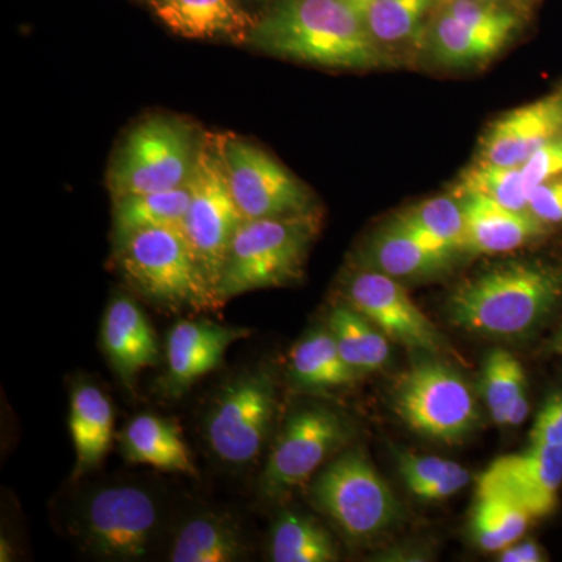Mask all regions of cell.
Masks as SVG:
<instances>
[{
	"label": "cell",
	"instance_id": "obj_17",
	"mask_svg": "<svg viewBox=\"0 0 562 562\" xmlns=\"http://www.w3.org/2000/svg\"><path fill=\"white\" fill-rule=\"evenodd\" d=\"M562 135V94L517 106L497 117L480 140L479 160L520 168L536 150Z\"/></svg>",
	"mask_w": 562,
	"mask_h": 562
},
{
	"label": "cell",
	"instance_id": "obj_21",
	"mask_svg": "<svg viewBox=\"0 0 562 562\" xmlns=\"http://www.w3.org/2000/svg\"><path fill=\"white\" fill-rule=\"evenodd\" d=\"M69 431L76 449L74 476L94 471L109 453L114 436V409L101 387L77 383L70 394Z\"/></svg>",
	"mask_w": 562,
	"mask_h": 562
},
{
	"label": "cell",
	"instance_id": "obj_1",
	"mask_svg": "<svg viewBox=\"0 0 562 562\" xmlns=\"http://www.w3.org/2000/svg\"><path fill=\"white\" fill-rule=\"evenodd\" d=\"M247 46L317 68L372 70L394 66L364 18L344 0H271L255 18Z\"/></svg>",
	"mask_w": 562,
	"mask_h": 562
},
{
	"label": "cell",
	"instance_id": "obj_25",
	"mask_svg": "<svg viewBox=\"0 0 562 562\" xmlns=\"http://www.w3.org/2000/svg\"><path fill=\"white\" fill-rule=\"evenodd\" d=\"M191 202V180L183 187L168 191L125 195L113 201L114 247L133 233L150 228H179Z\"/></svg>",
	"mask_w": 562,
	"mask_h": 562
},
{
	"label": "cell",
	"instance_id": "obj_24",
	"mask_svg": "<svg viewBox=\"0 0 562 562\" xmlns=\"http://www.w3.org/2000/svg\"><path fill=\"white\" fill-rule=\"evenodd\" d=\"M246 557L241 528L228 514L203 513L177 532L169 560L173 562H232Z\"/></svg>",
	"mask_w": 562,
	"mask_h": 562
},
{
	"label": "cell",
	"instance_id": "obj_16",
	"mask_svg": "<svg viewBox=\"0 0 562 562\" xmlns=\"http://www.w3.org/2000/svg\"><path fill=\"white\" fill-rule=\"evenodd\" d=\"M250 333L249 328L205 319L177 322L166 342L168 371L161 382L165 394L183 395L202 376L216 371L233 344L249 338Z\"/></svg>",
	"mask_w": 562,
	"mask_h": 562
},
{
	"label": "cell",
	"instance_id": "obj_10",
	"mask_svg": "<svg viewBox=\"0 0 562 562\" xmlns=\"http://www.w3.org/2000/svg\"><path fill=\"white\" fill-rule=\"evenodd\" d=\"M395 409L412 430L443 442H460L479 424L471 387L438 361L420 362L402 376Z\"/></svg>",
	"mask_w": 562,
	"mask_h": 562
},
{
	"label": "cell",
	"instance_id": "obj_19",
	"mask_svg": "<svg viewBox=\"0 0 562 562\" xmlns=\"http://www.w3.org/2000/svg\"><path fill=\"white\" fill-rule=\"evenodd\" d=\"M155 16L188 40H220L247 44L255 18L241 0H150Z\"/></svg>",
	"mask_w": 562,
	"mask_h": 562
},
{
	"label": "cell",
	"instance_id": "obj_6",
	"mask_svg": "<svg viewBox=\"0 0 562 562\" xmlns=\"http://www.w3.org/2000/svg\"><path fill=\"white\" fill-rule=\"evenodd\" d=\"M277 413L276 380L268 371L243 372L214 397L205 416L211 453L232 468H246L260 457Z\"/></svg>",
	"mask_w": 562,
	"mask_h": 562
},
{
	"label": "cell",
	"instance_id": "obj_37",
	"mask_svg": "<svg viewBox=\"0 0 562 562\" xmlns=\"http://www.w3.org/2000/svg\"><path fill=\"white\" fill-rule=\"evenodd\" d=\"M535 446H562V391L554 392L536 417L530 431Z\"/></svg>",
	"mask_w": 562,
	"mask_h": 562
},
{
	"label": "cell",
	"instance_id": "obj_12",
	"mask_svg": "<svg viewBox=\"0 0 562 562\" xmlns=\"http://www.w3.org/2000/svg\"><path fill=\"white\" fill-rule=\"evenodd\" d=\"M347 438L342 417L324 406L299 409L284 424L261 473L266 498H281L312 480Z\"/></svg>",
	"mask_w": 562,
	"mask_h": 562
},
{
	"label": "cell",
	"instance_id": "obj_36",
	"mask_svg": "<svg viewBox=\"0 0 562 562\" xmlns=\"http://www.w3.org/2000/svg\"><path fill=\"white\" fill-rule=\"evenodd\" d=\"M528 211L546 224H562V173L543 181L528 195Z\"/></svg>",
	"mask_w": 562,
	"mask_h": 562
},
{
	"label": "cell",
	"instance_id": "obj_9",
	"mask_svg": "<svg viewBox=\"0 0 562 562\" xmlns=\"http://www.w3.org/2000/svg\"><path fill=\"white\" fill-rule=\"evenodd\" d=\"M243 216L222 166L216 133H205L191 177V202L183 233L203 271L220 292V281Z\"/></svg>",
	"mask_w": 562,
	"mask_h": 562
},
{
	"label": "cell",
	"instance_id": "obj_30",
	"mask_svg": "<svg viewBox=\"0 0 562 562\" xmlns=\"http://www.w3.org/2000/svg\"><path fill=\"white\" fill-rule=\"evenodd\" d=\"M269 554L276 562H331L338 560V547L312 517L283 512L273 522Z\"/></svg>",
	"mask_w": 562,
	"mask_h": 562
},
{
	"label": "cell",
	"instance_id": "obj_23",
	"mask_svg": "<svg viewBox=\"0 0 562 562\" xmlns=\"http://www.w3.org/2000/svg\"><path fill=\"white\" fill-rule=\"evenodd\" d=\"M457 254L432 249L412 233L392 222L380 232L366 251L373 271L386 273L395 280H420L438 276L452 266Z\"/></svg>",
	"mask_w": 562,
	"mask_h": 562
},
{
	"label": "cell",
	"instance_id": "obj_45",
	"mask_svg": "<svg viewBox=\"0 0 562 562\" xmlns=\"http://www.w3.org/2000/svg\"><path fill=\"white\" fill-rule=\"evenodd\" d=\"M149 2H150V0H149Z\"/></svg>",
	"mask_w": 562,
	"mask_h": 562
},
{
	"label": "cell",
	"instance_id": "obj_35",
	"mask_svg": "<svg viewBox=\"0 0 562 562\" xmlns=\"http://www.w3.org/2000/svg\"><path fill=\"white\" fill-rule=\"evenodd\" d=\"M522 179L528 192L543 181L553 179L562 173V135L543 144L527 161L520 166Z\"/></svg>",
	"mask_w": 562,
	"mask_h": 562
},
{
	"label": "cell",
	"instance_id": "obj_39",
	"mask_svg": "<svg viewBox=\"0 0 562 562\" xmlns=\"http://www.w3.org/2000/svg\"><path fill=\"white\" fill-rule=\"evenodd\" d=\"M502 562H542L546 561L541 547L535 541H520L512 543L498 552Z\"/></svg>",
	"mask_w": 562,
	"mask_h": 562
},
{
	"label": "cell",
	"instance_id": "obj_28",
	"mask_svg": "<svg viewBox=\"0 0 562 562\" xmlns=\"http://www.w3.org/2000/svg\"><path fill=\"white\" fill-rule=\"evenodd\" d=\"M394 222L432 249L450 254L464 251V206L457 195L428 199L406 210Z\"/></svg>",
	"mask_w": 562,
	"mask_h": 562
},
{
	"label": "cell",
	"instance_id": "obj_14",
	"mask_svg": "<svg viewBox=\"0 0 562 562\" xmlns=\"http://www.w3.org/2000/svg\"><path fill=\"white\" fill-rule=\"evenodd\" d=\"M346 297L351 308L371 321L390 341L430 353L442 350L441 333L413 302L401 281L369 269L351 277Z\"/></svg>",
	"mask_w": 562,
	"mask_h": 562
},
{
	"label": "cell",
	"instance_id": "obj_44",
	"mask_svg": "<svg viewBox=\"0 0 562 562\" xmlns=\"http://www.w3.org/2000/svg\"><path fill=\"white\" fill-rule=\"evenodd\" d=\"M480 2H494V0H480Z\"/></svg>",
	"mask_w": 562,
	"mask_h": 562
},
{
	"label": "cell",
	"instance_id": "obj_5",
	"mask_svg": "<svg viewBox=\"0 0 562 562\" xmlns=\"http://www.w3.org/2000/svg\"><path fill=\"white\" fill-rule=\"evenodd\" d=\"M205 133L172 114H150L125 133L106 172L111 198L183 187L198 166Z\"/></svg>",
	"mask_w": 562,
	"mask_h": 562
},
{
	"label": "cell",
	"instance_id": "obj_3",
	"mask_svg": "<svg viewBox=\"0 0 562 562\" xmlns=\"http://www.w3.org/2000/svg\"><path fill=\"white\" fill-rule=\"evenodd\" d=\"M114 257L128 286L161 308L210 313L225 303L179 228L133 233Z\"/></svg>",
	"mask_w": 562,
	"mask_h": 562
},
{
	"label": "cell",
	"instance_id": "obj_27",
	"mask_svg": "<svg viewBox=\"0 0 562 562\" xmlns=\"http://www.w3.org/2000/svg\"><path fill=\"white\" fill-rule=\"evenodd\" d=\"M328 330L344 360L361 376L382 371L390 361V338L349 303L333 308Z\"/></svg>",
	"mask_w": 562,
	"mask_h": 562
},
{
	"label": "cell",
	"instance_id": "obj_32",
	"mask_svg": "<svg viewBox=\"0 0 562 562\" xmlns=\"http://www.w3.org/2000/svg\"><path fill=\"white\" fill-rule=\"evenodd\" d=\"M435 0H372L364 21L382 47L409 43L419 33Z\"/></svg>",
	"mask_w": 562,
	"mask_h": 562
},
{
	"label": "cell",
	"instance_id": "obj_7",
	"mask_svg": "<svg viewBox=\"0 0 562 562\" xmlns=\"http://www.w3.org/2000/svg\"><path fill=\"white\" fill-rule=\"evenodd\" d=\"M312 498L317 509L351 539L373 538L398 516L391 487L357 450L341 454L316 476Z\"/></svg>",
	"mask_w": 562,
	"mask_h": 562
},
{
	"label": "cell",
	"instance_id": "obj_20",
	"mask_svg": "<svg viewBox=\"0 0 562 562\" xmlns=\"http://www.w3.org/2000/svg\"><path fill=\"white\" fill-rule=\"evenodd\" d=\"M460 199L464 206L468 254H508L535 241L549 228L528 210L506 209L483 195Z\"/></svg>",
	"mask_w": 562,
	"mask_h": 562
},
{
	"label": "cell",
	"instance_id": "obj_43",
	"mask_svg": "<svg viewBox=\"0 0 562 562\" xmlns=\"http://www.w3.org/2000/svg\"><path fill=\"white\" fill-rule=\"evenodd\" d=\"M246 2H261V0H246Z\"/></svg>",
	"mask_w": 562,
	"mask_h": 562
},
{
	"label": "cell",
	"instance_id": "obj_26",
	"mask_svg": "<svg viewBox=\"0 0 562 562\" xmlns=\"http://www.w3.org/2000/svg\"><path fill=\"white\" fill-rule=\"evenodd\" d=\"M290 373L292 382L312 391L336 390L361 379L344 360L330 330L314 331L292 349Z\"/></svg>",
	"mask_w": 562,
	"mask_h": 562
},
{
	"label": "cell",
	"instance_id": "obj_13",
	"mask_svg": "<svg viewBox=\"0 0 562 562\" xmlns=\"http://www.w3.org/2000/svg\"><path fill=\"white\" fill-rule=\"evenodd\" d=\"M519 31L513 11L480 0H452L431 31V52L443 66L472 68L501 54Z\"/></svg>",
	"mask_w": 562,
	"mask_h": 562
},
{
	"label": "cell",
	"instance_id": "obj_42",
	"mask_svg": "<svg viewBox=\"0 0 562 562\" xmlns=\"http://www.w3.org/2000/svg\"><path fill=\"white\" fill-rule=\"evenodd\" d=\"M552 347L557 353L562 355V327L561 330L558 331L557 338L553 339Z\"/></svg>",
	"mask_w": 562,
	"mask_h": 562
},
{
	"label": "cell",
	"instance_id": "obj_31",
	"mask_svg": "<svg viewBox=\"0 0 562 562\" xmlns=\"http://www.w3.org/2000/svg\"><path fill=\"white\" fill-rule=\"evenodd\" d=\"M453 195H483L501 203L506 209L528 210V192L520 168H508L494 162L479 160L461 173Z\"/></svg>",
	"mask_w": 562,
	"mask_h": 562
},
{
	"label": "cell",
	"instance_id": "obj_11",
	"mask_svg": "<svg viewBox=\"0 0 562 562\" xmlns=\"http://www.w3.org/2000/svg\"><path fill=\"white\" fill-rule=\"evenodd\" d=\"M161 524L155 495L133 484L92 492L80 517V536L92 553L106 560L135 561L150 552Z\"/></svg>",
	"mask_w": 562,
	"mask_h": 562
},
{
	"label": "cell",
	"instance_id": "obj_38",
	"mask_svg": "<svg viewBox=\"0 0 562 562\" xmlns=\"http://www.w3.org/2000/svg\"><path fill=\"white\" fill-rule=\"evenodd\" d=\"M471 475L465 471V468L458 465L457 469L438 482L428 484L424 490L417 492L416 497L425 502H442L447 498L453 497L458 492L468 486Z\"/></svg>",
	"mask_w": 562,
	"mask_h": 562
},
{
	"label": "cell",
	"instance_id": "obj_18",
	"mask_svg": "<svg viewBox=\"0 0 562 562\" xmlns=\"http://www.w3.org/2000/svg\"><path fill=\"white\" fill-rule=\"evenodd\" d=\"M103 351L128 390L144 369L161 360L160 344L138 303L125 294L111 299L101 328Z\"/></svg>",
	"mask_w": 562,
	"mask_h": 562
},
{
	"label": "cell",
	"instance_id": "obj_8",
	"mask_svg": "<svg viewBox=\"0 0 562 562\" xmlns=\"http://www.w3.org/2000/svg\"><path fill=\"white\" fill-rule=\"evenodd\" d=\"M216 135L228 187L246 220L292 216L317 209L308 188L268 150L235 133Z\"/></svg>",
	"mask_w": 562,
	"mask_h": 562
},
{
	"label": "cell",
	"instance_id": "obj_40",
	"mask_svg": "<svg viewBox=\"0 0 562 562\" xmlns=\"http://www.w3.org/2000/svg\"><path fill=\"white\" fill-rule=\"evenodd\" d=\"M344 2H346L347 5H350L351 9L357 10L358 13L364 14L366 9H368L369 3H371L372 0H344Z\"/></svg>",
	"mask_w": 562,
	"mask_h": 562
},
{
	"label": "cell",
	"instance_id": "obj_41",
	"mask_svg": "<svg viewBox=\"0 0 562 562\" xmlns=\"http://www.w3.org/2000/svg\"><path fill=\"white\" fill-rule=\"evenodd\" d=\"M11 557H13V552H11L10 543L2 538V543H0V561H11Z\"/></svg>",
	"mask_w": 562,
	"mask_h": 562
},
{
	"label": "cell",
	"instance_id": "obj_22",
	"mask_svg": "<svg viewBox=\"0 0 562 562\" xmlns=\"http://www.w3.org/2000/svg\"><path fill=\"white\" fill-rule=\"evenodd\" d=\"M121 450L125 460L146 464L165 472L198 476V468L176 422L139 414L121 432Z\"/></svg>",
	"mask_w": 562,
	"mask_h": 562
},
{
	"label": "cell",
	"instance_id": "obj_33",
	"mask_svg": "<svg viewBox=\"0 0 562 562\" xmlns=\"http://www.w3.org/2000/svg\"><path fill=\"white\" fill-rule=\"evenodd\" d=\"M483 395L492 420L505 425L509 406L527 392V376L522 364L503 349L492 350L484 361Z\"/></svg>",
	"mask_w": 562,
	"mask_h": 562
},
{
	"label": "cell",
	"instance_id": "obj_34",
	"mask_svg": "<svg viewBox=\"0 0 562 562\" xmlns=\"http://www.w3.org/2000/svg\"><path fill=\"white\" fill-rule=\"evenodd\" d=\"M458 462L442 460L439 457H420V454H398V472L406 487L413 492L424 490L428 484L438 482L458 468Z\"/></svg>",
	"mask_w": 562,
	"mask_h": 562
},
{
	"label": "cell",
	"instance_id": "obj_2",
	"mask_svg": "<svg viewBox=\"0 0 562 562\" xmlns=\"http://www.w3.org/2000/svg\"><path fill=\"white\" fill-rule=\"evenodd\" d=\"M562 297V276L536 262H508L458 288L450 317L469 331L520 336L538 328Z\"/></svg>",
	"mask_w": 562,
	"mask_h": 562
},
{
	"label": "cell",
	"instance_id": "obj_4",
	"mask_svg": "<svg viewBox=\"0 0 562 562\" xmlns=\"http://www.w3.org/2000/svg\"><path fill=\"white\" fill-rule=\"evenodd\" d=\"M321 224L317 209L292 216L244 221L222 271V301L301 280Z\"/></svg>",
	"mask_w": 562,
	"mask_h": 562
},
{
	"label": "cell",
	"instance_id": "obj_15",
	"mask_svg": "<svg viewBox=\"0 0 562 562\" xmlns=\"http://www.w3.org/2000/svg\"><path fill=\"white\" fill-rule=\"evenodd\" d=\"M562 486V446H535L492 462L476 490L501 492L524 506L532 519L557 508Z\"/></svg>",
	"mask_w": 562,
	"mask_h": 562
},
{
	"label": "cell",
	"instance_id": "obj_29",
	"mask_svg": "<svg viewBox=\"0 0 562 562\" xmlns=\"http://www.w3.org/2000/svg\"><path fill=\"white\" fill-rule=\"evenodd\" d=\"M532 517L524 506L501 492L476 490L472 535L486 552H501L520 541Z\"/></svg>",
	"mask_w": 562,
	"mask_h": 562
}]
</instances>
